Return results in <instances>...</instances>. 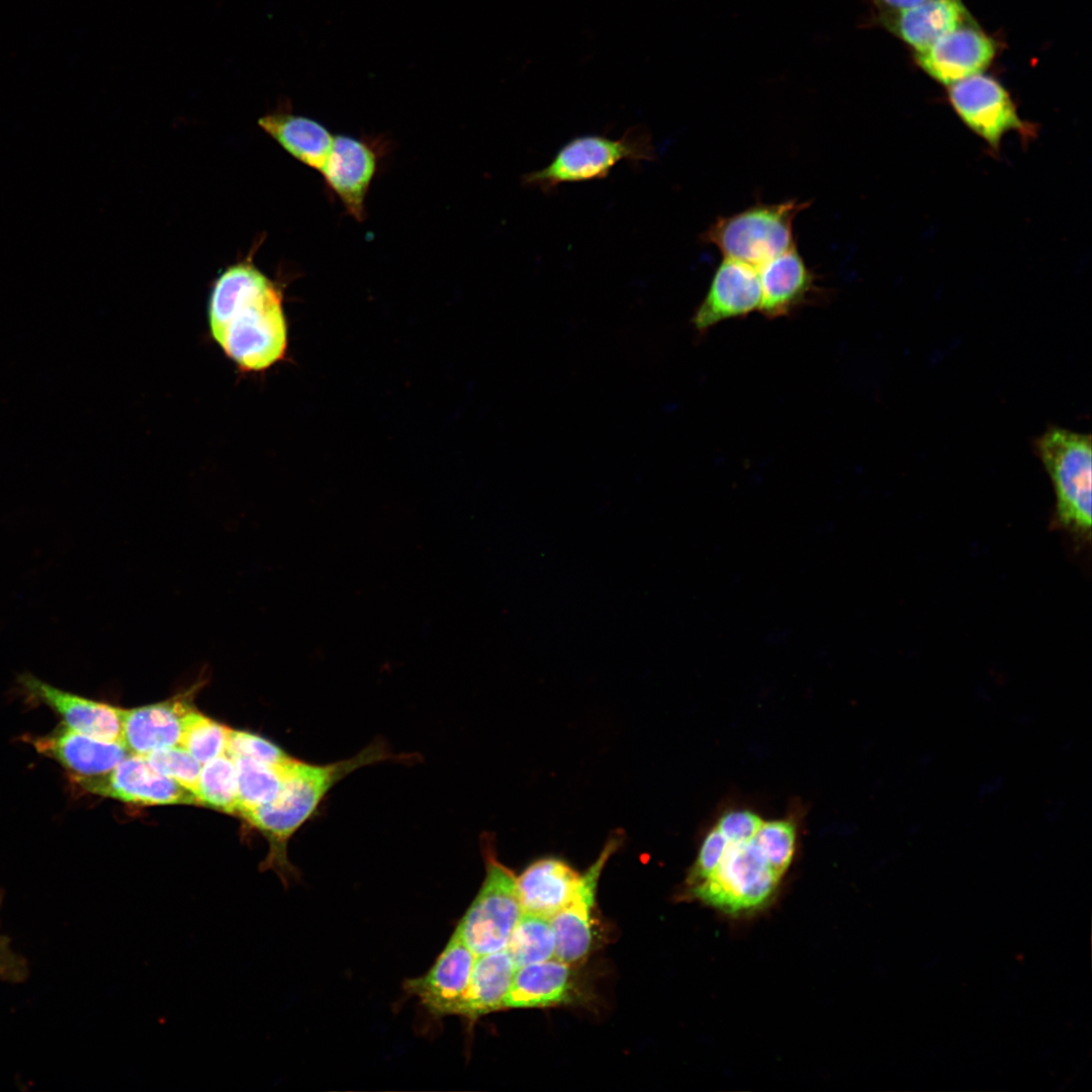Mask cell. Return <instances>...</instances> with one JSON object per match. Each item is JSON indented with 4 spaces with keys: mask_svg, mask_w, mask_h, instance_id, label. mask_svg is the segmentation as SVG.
Returning <instances> with one entry per match:
<instances>
[{
    "mask_svg": "<svg viewBox=\"0 0 1092 1092\" xmlns=\"http://www.w3.org/2000/svg\"><path fill=\"white\" fill-rule=\"evenodd\" d=\"M476 957L454 932L431 969L403 989L435 1017L460 1015Z\"/></svg>",
    "mask_w": 1092,
    "mask_h": 1092,
    "instance_id": "30bf717a",
    "label": "cell"
},
{
    "mask_svg": "<svg viewBox=\"0 0 1092 1092\" xmlns=\"http://www.w3.org/2000/svg\"><path fill=\"white\" fill-rule=\"evenodd\" d=\"M376 164L375 152L365 142L338 135L334 138L329 156L320 171L327 185L357 220L364 218L365 198Z\"/></svg>",
    "mask_w": 1092,
    "mask_h": 1092,
    "instance_id": "2e32d148",
    "label": "cell"
},
{
    "mask_svg": "<svg viewBox=\"0 0 1092 1092\" xmlns=\"http://www.w3.org/2000/svg\"><path fill=\"white\" fill-rule=\"evenodd\" d=\"M18 685L31 701L56 712L69 728L93 738L122 743V709L61 690L30 673Z\"/></svg>",
    "mask_w": 1092,
    "mask_h": 1092,
    "instance_id": "7c38bea8",
    "label": "cell"
},
{
    "mask_svg": "<svg viewBox=\"0 0 1092 1092\" xmlns=\"http://www.w3.org/2000/svg\"><path fill=\"white\" fill-rule=\"evenodd\" d=\"M655 149L647 129L633 127L617 140L605 135H581L565 144L544 168L522 177V184L544 193L563 183L606 178L621 161H653Z\"/></svg>",
    "mask_w": 1092,
    "mask_h": 1092,
    "instance_id": "5b68a950",
    "label": "cell"
},
{
    "mask_svg": "<svg viewBox=\"0 0 1092 1092\" xmlns=\"http://www.w3.org/2000/svg\"><path fill=\"white\" fill-rule=\"evenodd\" d=\"M416 755L396 754L383 739L377 738L357 754L330 763L312 764L294 758L277 796L242 816L269 841L270 850L262 870L275 871L287 889L299 877L288 860L287 842L313 815L330 790L358 768L382 761L414 762L420 759Z\"/></svg>",
    "mask_w": 1092,
    "mask_h": 1092,
    "instance_id": "7a4b0ae2",
    "label": "cell"
},
{
    "mask_svg": "<svg viewBox=\"0 0 1092 1092\" xmlns=\"http://www.w3.org/2000/svg\"><path fill=\"white\" fill-rule=\"evenodd\" d=\"M760 302L758 269L725 258L717 267L710 287L692 317V324L697 332H707L724 321L758 310Z\"/></svg>",
    "mask_w": 1092,
    "mask_h": 1092,
    "instance_id": "4fadbf2b",
    "label": "cell"
},
{
    "mask_svg": "<svg viewBox=\"0 0 1092 1092\" xmlns=\"http://www.w3.org/2000/svg\"><path fill=\"white\" fill-rule=\"evenodd\" d=\"M763 820L748 810H735L725 813L716 826L729 841L751 839Z\"/></svg>",
    "mask_w": 1092,
    "mask_h": 1092,
    "instance_id": "1f68e13d",
    "label": "cell"
},
{
    "mask_svg": "<svg viewBox=\"0 0 1092 1092\" xmlns=\"http://www.w3.org/2000/svg\"><path fill=\"white\" fill-rule=\"evenodd\" d=\"M570 965L552 958L516 969L505 1008L551 1007L573 1000Z\"/></svg>",
    "mask_w": 1092,
    "mask_h": 1092,
    "instance_id": "ffe728a7",
    "label": "cell"
},
{
    "mask_svg": "<svg viewBox=\"0 0 1092 1092\" xmlns=\"http://www.w3.org/2000/svg\"><path fill=\"white\" fill-rule=\"evenodd\" d=\"M82 791L139 805L202 806L192 792L157 770L145 756L130 754L108 772L69 777Z\"/></svg>",
    "mask_w": 1092,
    "mask_h": 1092,
    "instance_id": "ba28073f",
    "label": "cell"
},
{
    "mask_svg": "<svg viewBox=\"0 0 1092 1092\" xmlns=\"http://www.w3.org/2000/svg\"><path fill=\"white\" fill-rule=\"evenodd\" d=\"M754 839L774 871L783 877L793 859L796 830L787 820L763 821Z\"/></svg>",
    "mask_w": 1092,
    "mask_h": 1092,
    "instance_id": "83f0119b",
    "label": "cell"
},
{
    "mask_svg": "<svg viewBox=\"0 0 1092 1092\" xmlns=\"http://www.w3.org/2000/svg\"><path fill=\"white\" fill-rule=\"evenodd\" d=\"M781 878L753 836L744 841L728 840L716 868L689 890L705 904L737 915L765 905Z\"/></svg>",
    "mask_w": 1092,
    "mask_h": 1092,
    "instance_id": "8992f818",
    "label": "cell"
},
{
    "mask_svg": "<svg viewBox=\"0 0 1092 1092\" xmlns=\"http://www.w3.org/2000/svg\"><path fill=\"white\" fill-rule=\"evenodd\" d=\"M213 340L244 371H262L284 357L287 327L282 295L250 262L225 269L214 282L208 305Z\"/></svg>",
    "mask_w": 1092,
    "mask_h": 1092,
    "instance_id": "6da1fadb",
    "label": "cell"
},
{
    "mask_svg": "<svg viewBox=\"0 0 1092 1092\" xmlns=\"http://www.w3.org/2000/svg\"><path fill=\"white\" fill-rule=\"evenodd\" d=\"M23 739L41 755L56 760L69 777H94L113 769L130 755L120 742L103 741L77 732L63 722L43 735Z\"/></svg>",
    "mask_w": 1092,
    "mask_h": 1092,
    "instance_id": "9a60e30c",
    "label": "cell"
},
{
    "mask_svg": "<svg viewBox=\"0 0 1092 1092\" xmlns=\"http://www.w3.org/2000/svg\"><path fill=\"white\" fill-rule=\"evenodd\" d=\"M146 759L158 772L173 779L196 795L202 764L181 746L157 749Z\"/></svg>",
    "mask_w": 1092,
    "mask_h": 1092,
    "instance_id": "f1b7e54d",
    "label": "cell"
},
{
    "mask_svg": "<svg viewBox=\"0 0 1092 1092\" xmlns=\"http://www.w3.org/2000/svg\"><path fill=\"white\" fill-rule=\"evenodd\" d=\"M757 269L761 285L758 311L768 318L789 315L821 292L816 274L796 246Z\"/></svg>",
    "mask_w": 1092,
    "mask_h": 1092,
    "instance_id": "e0dca14e",
    "label": "cell"
},
{
    "mask_svg": "<svg viewBox=\"0 0 1092 1092\" xmlns=\"http://www.w3.org/2000/svg\"><path fill=\"white\" fill-rule=\"evenodd\" d=\"M196 796L203 807L236 815L238 778L229 755L221 754L202 764Z\"/></svg>",
    "mask_w": 1092,
    "mask_h": 1092,
    "instance_id": "484cf974",
    "label": "cell"
},
{
    "mask_svg": "<svg viewBox=\"0 0 1092 1092\" xmlns=\"http://www.w3.org/2000/svg\"><path fill=\"white\" fill-rule=\"evenodd\" d=\"M728 840L715 826L705 837L697 860L687 879L689 888L706 879L718 864Z\"/></svg>",
    "mask_w": 1092,
    "mask_h": 1092,
    "instance_id": "4dcf8cb0",
    "label": "cell"
},
{
    "mask_svg": "<svg viewBox=\"0 0 1092 1092\" xmlns=\"http://www.w3.org/2000/svg\"><path fill=\"white\" fill-rule=\"evenodd\" d=\"M485 857L483 883L455 932L476 954L505 949L523 910L517 876L495 855L491 840H481Z\"/></svg>",
    "mask_w": 1092,
    "mask_h": 1092,
    "instance_id": "52a82bcc",
    "label": "cell"
},
{
    "mask_svg": "<svg viewBox=\"0 0 1092 1092\" xmlns=\"http://www.w3.org/2000/svg\"><path fill=\"white\" fill-rule=\"evenodd\" d=\"M809 205L808 201L796 199L757 202L739 212L718 217L702 238L725 258L758 268L796 246L793 222Z\"/></svg>",
    "mask_w": 1092,
    "mask_h": 1092,
    "instance_id": "3957f363",
    "label": "cell"
},
{
    "mask_svg": "<svg viewBox=\"0 0 1092 1092\" xmlns=\"http://www.w3.org/2000/svg\"><path fill=\"white\" fill-rule=\"evenodd\" d=\"M259 125L299 162L321 171L334 136L317 121L286 112L261 117Z\"/></svg>",
    "mask_w": 1092,
    "mask_h": 1092,
    "instance_id": "7402d4cb",
    "label": "cell"
},
{
    "mask_svg": "<svg viewBox=\"0 0 1092 1092\" xmlns=\"http://www.w3.org/2000/svg\"><path fill=\"white\" fill-rule=\"evenodd\" d=\"M225 754L246 756L270 765H283L293 759L276 744L261 736L240 730H229Z\"/></svg>",
    "mask_w": 1092,
    "mask_h": 1092,
    "instance_id": "f546056e",
    "label": "cell"
},
{
    "mask_svg": "<svg viewBox=\"0 0 1092 1092\" xmlns=\"http://www.w3.org/2000/svg\"><path fill=\"white\" fill-rule=\"evenodd\" d=\"M881 13L894 12L917 6L927 0H872Z\"/></svg>",
    "mask_w": 1092,
    "mask_h": 1092,
    "instance_id": "836d02e7",
    "label": "cell"
},
{
    "mask_svg": "<svg viewBox=\"0 0 1092 1092\" xmlns=\"http://www.w3.org/2000/svg\"><path fill=\"white\" fill-rule=\"evenodd\" d=\"M949 100L963 121L995 149L1002 138L1015 130L1029 135L1006 90L993 78L980 74L949 85Z\"/></svg>",
    "mask_w": 1092,
    "mask_h": 1092,
    "instance_id": "9c48e42d",
    "label": "cell"
},
{
    "mask_svg": "<svg viewBox=\"0 0 1092 1092\" xmlns=\"http://www.w3.org/2000/svg\"><path fill=\"white\" fill-rule=\"evenodd\" d=\"M505 949L516 969L554 958L555 937L550 919L523 912Z\"/></svg>",
    "mask_w": 1092,
    "mask_h": 1092,
    "instance_id": "d4e9b609",
    "label": "cell"
},
{
    "mask_svg": "<svg viewBox=\"0 0 1092 1092\" xmlns=\"http://www.w3.org/2000/svg\"><path fill=\"white\" fill-rule=\"evenodd\" d=\"M579 878L580 874L562 859L535 860L517 877L523 912L550 919L571 899Z\"/></svg>",
    "mask_w": 1092,
    "mask_h": 1092,
    "instance_id": "d6986e66",
    "label": "cell"
},
{
    "mask_svg": "<svg viewBox=\"0 0 1092 1092\" xmlns=\"http://www.w3.org/2000/svg\"><path fill=\"white\" fill-rule=\"evenodd\" d=\"M621 839H610L598 858L580 874L576 890L556 914L550 918L555 937L554 958L570 966L581 964L590 951L593 943L592 910L595 906L599 879L610 856L619 847Z\"/></svg>",
    "mask_w": 1092,
    "mask_h": 1092,
    "instance_id": "8fae6325",
    "label": "cell"
},
{
    "mask_svg": "<svg viewBox=\"0 0 1092 1092\" xmlns=\"http://www.w3.org/2000/svg\"><path fill=\"white\" fill-rule=\"evenodd\" d=\"M193 708L185 694L161 703L122 709V744L130 754L142 756L179 746L183 718Z\"/></svg>",
    "mask_w": 1092,
    "mask_h": 1092,
    "instance_id": "ac0fdd59",
    "label": "cell"
},
{
    "mask_svg": "<svg viewBox=\"0 0 1092 1092\" xmlns=\"http://www.w3.org/2000/svg\"><path fill=\"white\" fill-rule=\"evenodd\" d=\"M516 968L506 949L477 956L460 1016L476 1020L504 1009Z\"/></svg>",
    "mask_w": 1092,
    "mask_h": 1092,
    "instance_id": "603a6c76",
    "label": "cell"
},
{
    "mask_svg": "<svg viewBox=\"0 0 1092 1092\" xmlns=\"http://www.w3.org/2000/svg\"><path fill=\"white\" fill-rule=\"evenodd\" d=\"M1056 495L1057 525L1077 538L1091 533V438L1053 428L1035 443Z\"/></svg>",
    "mask_w": 1092,
    "mask_h": 1092,
    "instance_id": "277c9868",
    "label": "cell"
},
{
    "mask_svg": "<svg viewBox=\"0 0 1092 1092\" xmlns=\"http://www.w3.org/2000/svg\"><path fill=\"white\" fill-rule=\"evenodd\" d=\"M229 730L193 708L183 718L179 746L203 764L225 754Z\"/></svg>",
    "mask_w": 1092,
    "mask_h": 1092,
    "instance_id": "4316f807",
    "label": "cell"
},
{
    "mask_svg": "<svg viewBox=\"0 0 1092 1092\" xmlns=\"http://www.w3.org/2000/svg\"><path fill=\"white\" fill-rule=\"evenodd\" d=\"M1 900L0 895V903ZM25 973L26 968L23 960L11 950L8 939L0 935V978L20 981L24 979Z\"/></svg>",
    "mask_w": 1092,
    "mask_h": 1092,
    "instance_id": "d6a6232c",
    "label": "cell"
},
{
    "mask_svg": "<svg viewBox=\"0 0 1092 1092\" xmlns=\"http://www.w3.org/2000/svg\"><path fill=\"white\" fill-rule=\"evenodd\" d=\"M880 20L919 51L971 18L961 0H927L908 9L881 13Z\"/></svg>",
    "mask_w": 1092,
    "mask_h": 1092,
    "instance_id": "44dd1931",
    "label": "cell"
},
{
    "mask_svg": "<svg viewBox=\"0 0 1092 1092\" xmlns=\"http://www.w3.org/2000/svg\"><path fill=\"white\" fill-rule=\"evenodd\" d=\"M238 778V804L236 816L271 802L281 790L289 764L270 765L246 756L231 757Z\"/></svg>",
    "mask_w": 1092,
    "mask_h": 1092,
    "instance_id": "cb8c5ba5",
    "label": "cell"
},
{
    "mask_svg": "<svg viewBox=\"0 0 1092 1092\" xmlns=\"http://www.w3.org/2000/svg\"><path fill=\"white\" fill-rule=\"evenodd\" d=\"M994 54L993 40L970 20L916 51L915 59L932 78L951 85L980 74Z\"/></svg>",
    "mask_w": 1092,
    "mask_h": 1092,
    "instance_id": "5bb4252c",
    "label": "cell"
}]
</instances>
